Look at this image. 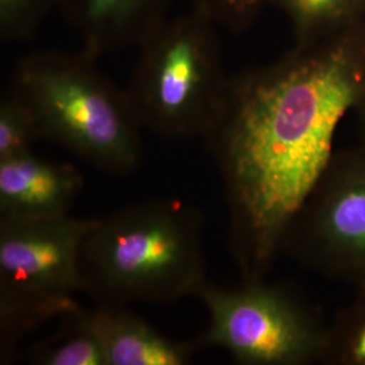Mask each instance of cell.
<instances>
[{
	"instance_id": "5b68a950",
	"label": "cell",
	"mask_w": 365,
	"mask_h": 365,
	"mask_svg": "<svg viewBox=\"0 0 365 365\" xmlns=\"http://www.w3.org/2000/svg\"><path fill=\"white\" fill-rule=\"evenodd\" d=\"M96 218L0 221V360L56 317L81 312L83 245Z\"/></svg>"
},
{
	"instance_id": "9c48e42d",
	"label": "cell",
	"mask_w": 365,
	"mask_h": 365,
	"mask_svg": "<svg viewBox=\"0 0 365 365\" xmlns=\"http://www.w3.org/2000/svg\"><path fill=\"white\" fill-rule=\"evenodd\" d=\"M170 4L172 0H57L83 49L95 57L137 48L168 18Z\"/></svg>"
},
{
	"instance_id": "ba28073f",
	"label": "cell",
	"mask_w": 365,
	"mask_h": 365,
	"mask_svg": "<svg viewBox=\"0 0 365 365\" xmlns=\"http://www.w3.org/2000/svg\"><path fill=\"white\" fill-rule=\"evenodd\" d=\"M83 176L66 163L29 152L0 160V221H36L71 214Z\"/></svg>"
},
{
	"instance_id": "8fae6325",
	"label": "cell",
	"mask_w": 365,
	"mask_h": 365,
	"mask_svg": "<svg viewBox=\"0 0 365 365\" xmlns=\"http://www.w3.org/2000/svg\"><path fill=\"white\" fill-rule=\"evenodd\" d=\"M321 364L365 365V282L354 299L327 327Z\"/></svg>"
},
{
	"instance_id": "277c9868",
	"label": "cell",
	"mask_w": 365,
	"mask_h": 365,
	"mask_svg": "<svg viewBox=\"0 0 365 365\" xmlns=\"http://www.w3.org/2000/svg\"><path fill=\"white\" fill-rule=\"evenodd\" d=\"M217 25L194 9L167 18L137 46L126 88L143 129L170 140L206 137L220 122L230 80Z\"/></svg>"
},
{
	"instance_id": "5bb4252c",
	"label": "cell",
	"mask_w": 365,
	"mask_h": 365,
	"mask_svg": "<svg viewBox=\"0 0 365 365\" xmlns=\"http://www.w3.org/2000/svg\"><path fill=\"white\" fill-rule=\"evenodd\" d=\"M57 0H0V38L16 42L31 38Z\"/></svg>"
},
{
	"instance_id": "3957f363",
	"label": "cell",
	"mask_w": 365,
	"mask_h": 365,
	"mask_svg": "<svg viewBox=\"0 0 365 365\" xmlns=\"http://www.w3.org/2000/svg\"><path fill=\"white\" fill-rule=\"evenodd\" d=\"M98 57L42 51L27 54L15 66L10 90L51 141L111 175H129L143 157V126L122 90L99 71Z\"/></svg>"
},
{
	"instance_id": "8992f818",
	"label": "cell",
	"mask_w": 365,
	"mask_h": 365,
	"mask_svg": "<svg viewBox=\"0 0 365 365\" xmlns=\"http://www.w3.org/2000/svg\"><path fill=\"white\" fill-rule=\"evenodd\" d=\"M195 298L209 312L200 348H221L242 365H312L322 361L327 327L304 300L267 279L222 287L206 280Z\"/></svg>"
},
{
	"instance_id": "6da1fadb",
	"label": "cell",
	"mask_w": 365,
	"mask_h": 365,
	"mask_svg": "<svg viewBox=\"0 0 365 365\" xmlns=\"http://www.w3.org/2000/svg\"><path fill=\"white\" fill-rule=\"evenodd\" d=\"M364 90L365 63L345 48L230 80L205 141L221 172L241 279L271 272L289 222L334 155L339 122Z\"/></svg>"
},
{
	"instance_id": "30bf717a",
	"label": "cell",
	"mask_w": 365,
	"mask_h": 365,
	"mask_svg": "<svg viewBox=\"0 0 365 365\" xmlns=\"http://www.w3.org/2000/svg\"><path fill=\"white\" fill-rule=\"evenodd\" d=\"M78 315L101 344L107 365H185L199 351L196 342L165 337L125 306L99 304Z\"/></svg>"
},
{
	"instance_id": "9a60e30c",
	"label": "cell",
	"mask_w": 365,
	"mask_h": 365,
	"mask_svg": "<svg viewBox=\"0 0 365 365\" xmlns=\"http://www.w3.org/2000/svg\"><path fill=\"white\" fill-rule=\"evenodd\" d=\"M191 9L207 15L218 26H237L255 13L262 0H190Z\"/></svg>"
},
{
	"instance_id": "52a82bcc",
	"label": "cell",
	"mask_w": 365,
	"mask_h": 365,
	"mask_svg": "<svg viewBox=\"0 0 365 365\" xmlns=\"http://www.w3.org/2000/svg\"><path fill=\"white\" fill-rule=\"evenodd\" d=\"M282 252L356 287L365 282V143L334 152L288 225Z\"/></svg>"
},
{
	"instance_id": "2e32d148",
	"label": "cell",
	"mask_w": 365,
	"mask_h": 365,
	"mask_svg": "<svg viewBox=\"0 0 365 365\" xmlns=\"http://www.w3.org/2000/svg\"><path fill=\"white\" fill-rule=\"evenodd\" d=\"M286 10L300 26L315 22L342 10L352 0H282Z\"/></svg>"
},
{
	"instance_id": "e0dca14e",
	"label": "cell",
	"mask_w": 365,
	"mask_h": 365,
	"mask_svg": "<svg viewBox=\"0 0 365 365\" xmlns=\"http://www.w3.org/2000/svg\"><path fill=\"white\" fill-rule=\"evenodd\" d=\"M357 105H363V122H364V131H365V90L361 93V96H360V99H359V102H357ZM365 143V141H364Z\"/></svg>"
},
{
	"instance_id": "7c38bea8",
	"label": "cell",
	"mask_w": 365,
	"mask_h": 365,
	"mask_svg": "<svg viewBox=\"0 0 365 365\" xmlns=\"http://www.w3.org/2000/svg\"><path fill=\"white\" fill-rule=\"evenodd\" d=\"M71 315L64 331L31 349V363L39 365H107L101 344L80 319Z\"/></svg>"
},
{
	"instance_id": "4fadbf2b",
	"label": "cell",
	"mask_w": 365,
	"mask_h": 365,
	"mask_svg": "<svg viewBox=\"0 0 365 365\" xmlns=\"http://www.w3.org/2000/svg\"><path fill=\"white\" fill-rule=\"evenodd\" d=\"M39 140L42 135L31 110L9 90L0 102V160L33 152Z\"/></svg>"
},
{
	"instance_id": "7a4b0ae2",
	"label": "cell",
	"mask_w": 365,
	"mask_h": 365,
	"mask_svg": "<svg viewBox=\"0 0 365 365\" xmlns=\"http://www.w3.org/2000/svg\"><path fill=\"white\" fill-rule=\"evenodd\" d=\"M203 215L182 200H150L96 218L81 252L84 292L99 304L170 303L207 280Z\"/></svg>"
}]
</instances>
